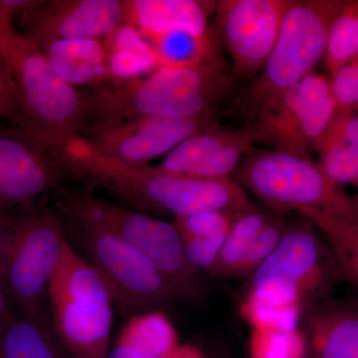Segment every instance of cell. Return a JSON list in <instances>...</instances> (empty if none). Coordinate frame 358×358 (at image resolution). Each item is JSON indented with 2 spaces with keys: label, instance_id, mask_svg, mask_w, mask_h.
<instances>
[{
  "label": "cell",
  "instance_id": "1",
  "mask_svg": "<svg viewBox=\"0 0 358 358\" xmlns=\"http://www.w3.org/2000/svg\"><path fill=\"white\" fill-rule=\"evenodd\" d=\"M234 179L274 213L296 211L333 250L339 280L358 284V199L324 173L313 157L279 150H253Z\"/></svg>",
  "mask_w": 358,
  "mask_h": 358
},
{
  "label": "cell",
  "instance_id": "8",
  "mask_svg": "<svg viewBox=\"0 0 358 358\" xmlns=\"http://www.w3.org/2000/svg\"><path fill=\"white\" fill-rule=\"evenodd\" d=\"M341 282L333 250L307 219L291 221L275 251L250 278L249 292L301 308L331 299Z\"/></svg>",
  "mask_w": 358,
  "mask_h": 358
},
{
  "label": "cell",
  "instance_id": "3",
  "mask_svg": "<svg viewBox=\"0 0 358 358\" xmlns=\"http://www.w3.org/2000/svg\"><path fill=\"white\" fill-rule=\"evenodd\" d=\"M29 0H0V60L13 85L18 126L52 148L87 127L82 92L56 74L41 47L14 26Z\"/></svg>",
  "mask_w": 358,
  "mask_h": 358
},
{
  "label": "cell",
  "instance_id": "10",
  "mask_svg": "<svg viewBox=\"0 0 358 358\" xmlns=\"http://www.w3.org/2000/svg\"><path fill=\"white\" fill-rule=\"evenodd\" d=\"M64 219L83 258L102 279L113 303L122 313L150 312L176 300L154 266L121 238L94 224Z\"/></svg>",
  "mask_w": 358,
  "mask_h": 358
},
{
  "label": "cell",
  "instance_id": "7",
  "mask_svg": "<svg viewBox=\"0 0 358 358\" xmlns=\"http://www.w3.org/2000/svg\"><path fill=\"white\" fill-rule=\"evenodd\" d=\"M345 0H292L263 69L240 95L249 126L268 101L301 81L324 57L327 35Z\"/></svg>",
  "mask_w": 358,
  "mask_h": 358
},
{
  "label": "cell",
  "instance_id": "23",
  "mask_svg": "<svg viewBox=\"0 0 358 358\" xmlns=\"http://www.w3.org/2000/svg\"><path fill=\"white\" fill-rule=\"evenodd\" d=\"M275 213L266 207L250 202L246 210L233 224L217 259L207 274L223 279H233L240 264L255 243Z\"/></svg>",
  "mask_w": 358,
  "mask_h": 358
},
{
  "label": "cell",
  "instance_id": "31",
  "mask_svg": "<svg viewBox=\"0 0 358 358\" xmlns=\"http://www.w3.org/2000/svg\"><path fill=\"white\" fill-rule=\"evenodd\" d=\"M329 80L334 110H357L358 58L343 66Z\"/></svg>",
  "mask_w": 358,
  "mask_h": 358
},
{
  "label": "cell",
  "instance_id": "6",
  "mask_svg": "<svg viewBox=\"0 0 358 358\" xmlns=\"http://www.w3.org/2000/svg\"><path fill=\"white\" fill-rule=\"evenodd\" d=\"M52 329L73 358H108L113 301L102 279L66 239L47 289Z\"/></svg>",
  "mask_w": 358,
  "mask_h": 358
},
{
  "label": "cell",
  "instance_id": "28",
  "mask_svg": "<svg viewBox=\"0 0 358 358\" xmlns=\"http://www.w3.org/2000/svg\"><path fill=\"white\" fill-rule=\"evenodd\" d=\"M303 308L298 306L280 305L255 294H245L240 306L242 317L252 329L263 331H293L299 329Z\"/></svg>",
  "mask_w": 358,
  "mask_h": 358
},
{
  "label": "cell",
  "instance_id": "17",
  "mask_svg": "<svg viewBox=\"0 0 358 358\" xmlns=\"http://www.w3.org/2000/svg\"><path fill=\"white\" fill-rule=\"evenodd\" d=\"M306 358H358L355 299L319 301L303 308L300 324Z\"/></svg>",
  "mask_w": 358,
  "mask_h": 358
},
{
  "label": "cell",
  "instance_id": "11",
  "mask_svg": "<svg viewBox=\"0 0 358 358\" xmlns=\"http://www.w3.org/2000/svg\"><path fill=\"white\" fill-rule=\"evenodd\" d=\"M334 112L329 78L313 70L268 101L248 127L254 145L312 157Z\"/></svg>",
  "mask_w": 358,
  "mask_h": 358
},
{
  "label": "cell",
  "instance_id": "27",
  "mask_svg": "<svg viewBox=\"0 0 358 358\" xmlns=\"http://www.w3.org/2000/svg\"><path fill=\"white\" fill-rule=\"evenodd\" d=\"M250 202L248 200L229 208L179 216L174 218L173 224L183 242L192 239L208 240L223 246L233 224L246 210Z\"/></svg>",
  "mask_w": 358,
  "mask_h": 358
},
{
  "label": "cell",
  "instance_id": "5",
  "mask_svg": "<svg viewBox=\"0 0 358 358\" xmlns=\"http://www.w3.org/2000/svg\"><path fill=\"white\" fill-rule=\"evenodd\" d=\"M57 206L63 217L94 224L124 240L154 266L176 300L199 298L200 272L186 258L185 245L173 224L110 203L89 189L61 190Z\"/></svg>",
  "mask_w": 358,
  "mask_h": 358
},
{
  "label": "cell",
  "instance_id": "9",
  "mask_svg": "<svg viewBox=\"0 0 358 358\" xmlns=\"http://www.w3.org/2000/svg\"><path fill=\"white\" fill-rule=\"evenodd\" d=\"M66 239L61 221L36 201L10 214L0 284L23 313L39 312Z\"/></svg>",
  "mask_w": 358,
  "mask_h": 358
},
{
  "label": "cell",
  "instance_id": "12",
  "mask_svg": "<svg viewBox=\"0 0 358 358\" xmlns=\"http://www.w3.org/2000/svg\"><path fill=\"white\" fill-rule=\"evenodd\" d=\"M214 110L199 117H143L110 124H92L82 138L106 154L134 164L169 154L186 138L215 126Z\"/></svg>",
  "mask_w": 358,
  "mask_h": 358
},
{
  "label": "cell",
  "instance_id": "29",
  "mask_svg": "<svg viewBox=\"0 0 358 358\" xmlns=\"http://www.w3.org/2000/svg\"><path fill=\"white\" fill-rule=\"evenodd\" d=\"M251 358H306V345L300 329L263 331L252 329Z\"/></svg>",
  "mask_w": 358,
  "mask_h": 358
},
{
  "label": "cell",
  "instance_id": "16",
  "mask_svg": "<svg viewBox=\"0 0 358 358\" xmlns=\"http://www.w3.org/2000/svg\"><path fill=\"white\" fill-rule=\"evenodd\" d=\"M253 148L248 127L231 129L215 124L179 143L157 166L190 178H230Z\"/></svg>",
  "mask_w": 358,
  "mask_h": 358
},
{
  "label": "cell",
  "instance_id": "22",
  "mask_svg": "<svg viewBox=\"0 0 358 358\" xmlns=\"http://www.w3.org/2000/svg\"><path fill=\"white\" fill-rule=\"evenodd\" d=\"M108 53L110 80L131 81L148 76L160 67L147 40L126 23L110 33L103 43Z\"/></svg>",
  "mask_w": 358,
  "mask_h": 358
},
{
  "label": "cell",
  "instance_id": "25",
  "mask_svg": "<svg viewBox=\"0 0 358 358\" xmlns=\"http://www.w3.org/2000/svg\"><path fill=\"white\" fill-rule=\"evenodd\" d=\"M358 58V1L345 0L327 35L324 66L333 76L343 66Z\"/></svg>",
  "mask_w": 358,
  "mask_h": 358
},
{
  "label": "cell",
  "instance_id": "36",
  "mask_svg": "<svg viewBox=\"0 0 358 358\" xmlns=\"http://www.w3.org/2000/svg\"><path fill=\"white\" fill-rule=\"evenodd\" d=\"M208 358H233L231 357L229 352L225 348H220V346H215L212 348L210 353L207 355Z\"/></svg>",
  "mask_w": 358,
  "mask_h": 358
},
{
  "label": "cell",
  "instance_id": "37",
  "mask_svg": "<svg viewBox=\"0 0 358 358\" xmlns=\"http://www.w3.org/2000/svg\"><path fill=\"white\" fill-rule=\"evenodd\" d=\"M3 119H6V115H4L3 113H2V110H0V131H2L1 124L2 121H3Z\"/></svg>",
  "mask_w": 358,
  "mask_h": 358
},
{
  "label": "cell",
  "instance_id": "18",
  "mask_svg": "<svg viewBox=\"0 0 358 358\" xmlns=\"http://www.w3.org/2000/svg\"><path fill=\"white\" fill-rule=\"evenodd\" d=\"M124 23L147 41L176 33L202 35L217 1L200 0H124Z\"/></svg>",
  "mask_w": 358,
  "mask_h": 358
},
{
  "label": "cell",
  "instance_id": "13",
  "mask_svg": "<svg viewBox=\"0 0 358 358\" xmlns=\"http://www.w3.org/2000/svg\"><path fill=\"white\" fill-rule=\"evenodd\" d=\"M292 0H221L216 20L238 76L254 79L279 36Z\"/></svg>",
  "mask_w": 358,
  "mask_h": 358
},
{
  "label": "cell",
  "instance_id": "4",
  "mask_svg": "<svg viewBox=\"0 0 358 358\" xmlns=\"http://www.w3.org/2000/svg\"><path fill=\"white\" fill-rule=\"evenodd\" d=\"M235 84L218 59L190 67L160 66L140 79L82 93L87 126L143 117H199L212 112Z\"/></svg>",
  "mask_w": 358,
  "mask_h": 358
},
{
  "label": "cell",
  "instance_id": "30",
  "mask_svg": "<svg viewBox=\"0 0 358 358\" xmlns=\"http://www.w3.org/2000/svg\"><path fill=\"white\" fill-rule=\"evenodd\" d=\"M289 223L291 221L287 220L285 215L275 213L274 217L257 237L255 243L245 257L243 262L240 264L233 279H250L277 248L288 230Z\"/></svg>",
  "mask_w": 358,
  "mask_h": 358
},
{
  "label": "cell",
  "instance_id": "15",
  "mask_svg": "<svg viewBox=\"0 0 358 358\" xmlns=\"http://www.w3.org/2000/svg\"><path fill=\"white\" fill-rule=\"evenodd\" d=\"M62 176L50 148L22 129L0 131V213L36 201L58 188Z\"/></svg>",
  "mask_w": 358,
  "mask_h": 358
},
{
  "label": "cell",
  "instance_id": "34",
  "mask_svg": "<svg viewBox=\"0 0 358 358\" xmlns=\"http://www.w3.org/2000/svg\"><path fill=\"white\" fill-rule=\"evenodd\" d=\"M13 317V313H11L8 303H7L6 294L4 293L3 288L0 284V327L3 326Z\"/></svg>",
  "mask_w": 358,
  "mask_h": 358
},
{
  "label": "cell",
  "instance_id": "26",
  "mask_svg": "<svg viewBox=\"0 0 358 358\" xmlns=\"http://www.w3.org/2000/svg\"><path fill=\"white\" fill-rule=\"evenodd\" d=\"M148 42L159 59L160 66L190 67L217 59L210 30L202 35L176 33Z\"/></svg>",
  "mask_w": 358,
  "mask_h": 358
},
{
  "label": "cell",
  "instance_id": "20",
  "mask_svg": "<svg viewBox=\"0 0 358 358\" xmlns=\"http://www.w3.org/2000/svg\"><path fill=\"white\" fill-rule=\"evenodd\" d=\"M41 48L56 74L75 88H94L110 80L107 50L100 39L55 40Z\"/></svg>",
  "mask_w": 358,
  "mask_h": 358
},
{
  "label": "cell",
  "instance_id": "32",
  "mask_svg": "<svg viewBox=\"0 0 358 358\" xmlns=\"http://www.w3.org/2000/svg\"><path fill=\"white\" fill-rule=\"evenodd\" d=\"M164 358H208L205 355L199 348H195L194 345H178L176 348L166 355Z\"/></svg>",
  "mask_w": 358,
  "mask_h": 358
},
{
  "label": "cell",
  "instance_id": "21",
  "mask_svg": "<svg viewBox=\"0 0 358 358\" xmlns=\"http://www.w3.org/2000/svg\"><path fill=\"white\" fill-rule=\"evenodd\" d=\"M0 358H66L64 348L41 313L13 315L0 327Z\"/></svg>",
  "mask_w": 358,
  "mask_h": 358
},
{
  "label": "cell",
  "instance_id": "19",
  "mask_svg": "<svg viewBox=\"0 0 358 358\" xmlns=\"http://www.w3.org/2000/svg\"><path fill=\"white\" fill-rule=\"evenodd\" d=\"M315 152L320 166L336 185H358L357 110H334L320 134Z\"/></svg>",
  "mask_w": 358,
  "mask_h": 358
},
{
  "label": "cell",
  "instance_id": "33",
  "mask_svg": "<svg viewBox=\"0 0 358 358\" xmlns=\"http://www.w3.org/2000/svg\"><path fill=\"white\" fill-rule=\"evenodd\" d=\"M9 222H10V214L0 213V271H1L7 239H8Z\"/></svg>",
  "mask_w": 358,
  "mask_h": 358
},
{
  "label": "cell",
  "instance_id": "14",
  "mask_svg": "<svg viewBox=\"0 0 358 358\" xmlns=\"http://www.w3.org/2000/svg\"><path fill=\"white\" fill-rule=\"evenodd\" d=\"M40 47L60 39H100L124 23V0H31L21 13Z\"/></svg>",
  "mask_w": 358,
  "mask_h": 358
},
{
  "label": "cell",
  "instance_id": "24",
  "mask_svg": "<svg viewBox=\"0 0 358 358\" xmlns=\"http://www.w3.org/2000/svg\"><path fill=\"white\" fill-rule=\"evenodd\" d=\"M178 345L176 329L166 313L160 310L131 315L115 343L147 358H164Z\"/></svg>",
  "mask_w": 358,
  "mask_h": 358
},
{
  "label": "cell",
  "instance_id": "2",
  "mask_svg": "<svg viewBox=\"0 0 358 358\" xmlns=\"http://www.w3.org/2000/svg\"><path fill=\"white\" fill-rule=\"evenodd\" d=\"M63 173L114 193L136 208L176 217L245 203L246 190L232 178H197L134 164L99 150L82 136L51 148Z\"/></svg>",
  "mask_w": 358,
  "mask_h": 358
},
{
  "label": "cell",
  "instance_id": "35",
  "mask_svg": "<svg viewBox=\"0 0 358 358\" xmlns=\"http://www.w3.org/2000/svg\"><path fill=\"white\" fill-rule=\"evenodd\" d=\"M108 358H147L126 346L115 345Z\"/></svg>",
  "mask_w": 358,
  "mask_h": 358
}]
</instances>
